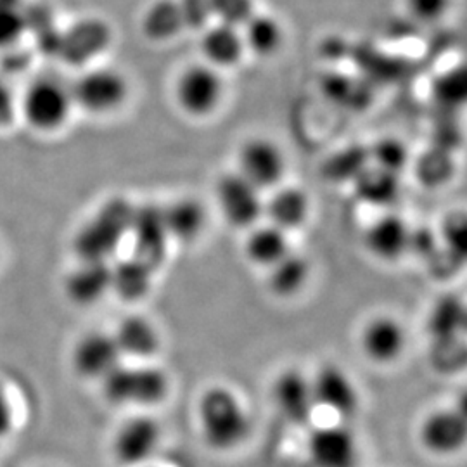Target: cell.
<instances>
[{
	"label": "cell",
	"mask_w": 467,
	"mask_h": 467,
	"mask_svg": "<svg viewBox=\"0 0 467 467\" xmlns=\"http://www.w3.org/2000/svg\"><path fill=\"white\" fill-rule=\"evenodd\" d=\"M198 419L202 440L218 451L243 445L253 428L246 405L225 386H213L201 397Z\"/></svg>",
	"instance_id": "1"
},
{
	"label": "cell",
	"mask_w": 467,
	"mask_h": 467,
	"mask_svg": "<svg viewBox=\"0 0 467 467\" xmlns=\"http://www.w3.org/2000/svg\"><path fill=\"white\" fill-rule=\"evenodd\" d=\"M19 109L30 129L54 134L67 125L75 109L71 87L52 75L38 77L26 87Z\"/></svg>",
	"instance_id": "2"
},
{
	"label": "cell",
	"mask_w": 467,
	"mask_h": 467,
	"mask_svg": "<svg viewBox=\"0 0 467 467\" xmlns=\"http://www.w3.org/2000/svg\"><path fill=\"white\" fill-rule=\"evenodd\" d=\"M102 389L111 403L152 407L167 399L170 381L167 372L156 366L119 364L102 379Z\"/></svg>",
	"instance_id": "3"
},
{
	"label": "cell",
	"mask_w": 467,
	"mask_h": 467,
	"mask_svg": "<svg viewBox=\"0 0 467 467\" xmlns=\"http://www.w3.org/2000/svg\"><path fill=\"white\" fill-rule=\"evenodd\" d=\"M69 87L75 108L94 117L117 113L130 94L125 75L108 67L87 69Z\"/></svg>",
	"instance_id": "4"
},
{
	"label": "cell",
	"mask_w": 467,
	"mask_h": 467,
	"mask_svg": "<svg viewBox=\"0 0 467 467\" xmlns=\"http://www.w3.org/2000/svg\"><path fill=\"white\" fill-rule=\"evenodd\" d=\"M225 85L217 67L194 63L184 67L175 82V100L187 117L206 118L222 104Z\"/></svg>",
	"instance_id": "5"
},
{
	"label": "cell",
	"mask_w": 467,
	"mask_h": 467,
	"mask_svg": "<svg viewBox=\"0 0 467 467\" xmlns=\"http://www.w3.org/2000/svg\"><path fill=\"white\" fill-rule=\"evenodd\" d=\"M215 198L222 217L234 229L250 231L264 218L265 201L262 191L237 171L225 173L218 179Z\"/></svg>",
	"instance_id": "6"
},
{
	"label": "cell",
	"mask_w": 467,
	"mask_h": 467,
	"mask_svg": "<svg viewBox=\"0 0 467 467\" xmlns=\"http://www.w3.org/2000/svg\"><path fill=\"white\" fill-rule=\"evenodd\" d=\"M134 210L125 204H109L104 212L85 225L77 237V251L80 260L108 262L117 250L121 235L129 233Z\"/></svg>",
	"instance_id": "7"
},
{
	"label": "cell",
	"mask_w": 467,
	"mask_h": 467,
	"mask_svg": "<svg viewBox=\"0 0 467 467\" xmlns=\"http://www.w3.org/2000/svg\"><path fill=\"white\" fill-rule=\"evenodd\" d=\"M285 170V154L267 137H253L237 152V173L262 192L279 187Z\"/></svg>",
	"instance_id": "8"
},
{
	"label": "cell",
	"mask_w": 467,
	"mask_h": 467,
	"mask_svg": "<svg viewBox=\"0 0 467 467\" xmlns=\"http://www.w3.org/2000/svg\"><path fill=\"white\" fill-rule=\"evenodd\" d=\"M308 457L316 467H358L357 434L347 422L320 426L308 438Z\"/></svg>",
	"instance_id": "9"
},
{
	"label": "cell",
	"mask_w": 467,
	"mask_h": 467,
	"mask_svg": "<svg viewBox=\"0 0 467 467\" xmlns=\"http://www.w3.org/2000/svg\"><path fill=\"white\" fill-rule=\"evenodd\" d=\"M161 426L150 416H134L118 428L113 453L127 467H144L160 447Z\"/></svg>",
	"instance_id": "10"
},
{
	"label": "cell",
	"mask_w": 467,
	"mask_h": 467,
	"mask_svg": "<svg viewBox=\"0 0 467 467\" xmlns=\"http://www.w3.org/2000/svg\"><path fill=\"white\" fill-rule=\"evenodd\" d=\"M317 407L329 410L341 422L353 418L360 409V395L357 384L345 368L334 364L324 366L312 379Z\"/></svg>",
	"instance_id": "11"
},
{
	"label": "cell",
	"mask_w": 467,
	"mask_h": 467,
	"mask_svg": "<svg viewBox=\"0 0 467 467\" xmlns=\"http://www.w3.org/2000/svg\"><path fill=\"white\" fill-rule=\"evenodd\" d=\"M121 358L115 336L104 331L84 334L71 351V366L85 379L102 381L121 364Z\"/></svg>",
	"instance_id": "12"
},
{
	"label": "cell",
	"mask_w": 467,
	"mask_h": 467,
	"mask_svg": "<svg viewBox=\"0 0 467 467\" xmlns=\"http://www.w3.org/2000/svg\"><path fill=\"white\" fill-rule=\"evenodd\" d=\"M274 401L289 424L306 426L317 409L312 379L296 368H285L274 384Z\"/></svg>",
	"instance_id": "13"
},
{
	"label": "cell",
	"mask_w": 467,
	"mask_h": 467,
	"mask_svg": "<svg viewBox=\"0 0 467 467\" xmlns=\"http://www.w3.org/2000/svg\"><path fill=\"white\" fill-rule=\"evenodd\" d=\"M412 231L399 215L386 213L376 218L364 234V244L381 262H397L412 248Z\"/></svg>",
	"instance_id": "14"
},
{
	"label": "cell",
	"mask_w": 467,
	"mask_h": 467,
	"mask_svg": "<svg viewBox=\"0 0 467 467\" xmlns=\"http://www.w3.org/2000/svg\"><path fill=\"white\" fill-rule=\"evenodd\" d=\"M360 343L368 358L378 364H389L400 358L407 345V334L397 318L379 316L368 320Z\"/></svg>",
	"instance_id": "15"
},
{
	"label": "cell",
	"mask_w": 467,
	"mask_h": 467,
	"mask_svg": "<svg viewBox=\"0 0 467 467\" xmlns=\"http://www.w3.org/2000/svg\"><path fill=\"white\" fill-rule=\"evenodd\" d=\"M466 418L457 410H438L422 422L420 441L436 455H451L466 441Z\"/></svg>",
	"instance_id": "16"
},
{
	"label": "cell",
	"mask_w": 467,
	"mask_h": 467,
	"mask_svg": "<svg viewBox=\"0 0 467 467\" xmlns=\"http://www.w3.org/2000/svg\"><path fill=\"white\" fill-rule=\"evenodd\" d=\"M67 298L88 306L94 305L111 291V265L108 262L80 260L77 268H73L67 277Z\"/></svg>",
	"instance_id": "17"
},
{
	"label": "cell",
	"mask_w": 467,
	"mask_h": 467,
	"mask_svg": "<svg viewBox=\"0 0 467 467\" xmlns=\"http://www.w3.org/2000/svg\"><path fill=\"white\" fill-rule=\"evenodd\" d=\"M310 215V200L300 187H275L264 206V217L284 233H293L305 225Z\"/></svg>",
	"instance_id": "18"
},
{
	"label": "cell",
	"mask_w": 467,
	"mask_h": 467,
	"mask_svg": "<svg viewBox=\"0 0 467 467\" xmlns=\"http://www.w3.org/2000/svg\"><path fill=\"white\" fill-rule=\"evenodd\" d=\"M200 47L204 63L217 69L235 67L246 54L241 28L220 21L206 28Z\"/></svg>",
	"instance_id": "19"
},
{
	"label": "cell",
	"mask_w": 467,
	"mask_h": 467,
	"mask_svg": "<svg viewBox=\"0 0 467 467\" xmlns=\"http://www.w3.org/2000/svg\"><path fill=\"white\" fill-rule=\"evenodd\" d=\"M129 233L134 234V256L146 262L150 267H156L165 253L168 235L165 233L161 210L140 208L132 213Z\"/></svg>",
	"instance_id": "20"
},
{
	"label": "cell",
	"mask_w": 467,
	"mask_h": 467,
	"mask_svg": "<svg viewBox=\"0 0 467 467\" xmlns=\"http://www.w3.org/2000/svg\"><path fill=\"white\" fill-rule=\"evenodd\" d=\"M113 336L117 339L121 357H130L137 360H148L161 347L160 333L156 331L154 324L142 316L123 318Z\"/></svg>",
	"instance_id": "21"
},
{
	"label": "cell",
	"mask_w": 467,
	"mask_h": 467,
	"mask_svg": "<svg viewBox=\"0 0 467 467\" xmlns=\"http://www.w3.org/2000/svg\"><path fill=\"white\" fill-rule=\"evenodd\" d=\"M161 218L168 239L185 244L196 241L206 227V210L194 198L173 201L161 210Z\"/></svg>",
	"instance_id": "22"
},
{
	"label": "cell",
	"mask_w": 467,
	"mask_h": 467,
	"mask_svg": "<svg viewBox=\"0 0 467 467\" xmlns=\"http://www.w3.org/2000/svg\"><path fill=\"white\" fill-rule=\"evenodd\" d=\"M291 251L287 233L272 223H256L244 241L246 258L256 267L270 268Z\"/></svg>",
	"instance_id": "23"
},
{
	"label": "cell",
	"mask_w": 467,
	"mask_h": 467,
	"mask_svg": "<svg viewBox=\"0 0 467 467\" xmlns=\"http://www.w3.org/2000/svg\"><path fill=\"white\" fill-rule=\"evenodd\" d=\"M152 272L140 258L132 256L111 267V291L125 301H137L150 293Z\"/></svg>",
	"instance_id": "24"
},
{
	"label": "cell",
	"mask_w": 467,
	"mask_h": 467,
	"mask_svg": "<svg viewBox=\"0 0 467 467\" xmlns=\"http://www.w3.org/2000/svg\"><path fill=\"white\" fill-rule=\"evenodd\" d=\"M246 52L254 56L268 57L283 47V26L277 19L267 15H251L248 21L241 26Z\"/></svg>",
	"instance_id": "25"
},
{
	"label": "cell",
	"mask_w": 467,
	"mask_h": 467,
	"mask_svg": "<svg viewBox=\"0 0 467 467\" xmlns=\"http://www.w3.org/2000/svg\"><path fill=\"white\" fill-rule=\"evenodd\" d=\"M310 277L308 262L289 251L283 260L268 268V287L279 298H291L298 295Z\"/></svg>",
	"instance_id": "26"
},
{
	"label": "cell",
	"mask_w": 467,
	"mask_h": 467,
	"mask_svg": "<svg viewBox=\"0 0 467 467\" xmlns=\"http://www.w3.org/2000/svg\"><path fill=\"white\" fill-rule=\"evenodd\" d=\"M184 25V11L170 0H161L148 9L142 28L154 40H168Z\"/></svg>",
	"instance_id": "27"
},
{
	"label": "cell",
	"mask_w": 467,
	"mask_h": 467,
	"mask_svg": "<svg viewBox=\"0 0 467 467\" xmlns=\"http://www.w3.org/2000/svg\"><path fill=\"white\" fill-rule=\"evenodd\" d=\"M357 182L362 198L376 204L388 202L397 192V177L379 168H376L374 171L360 173L357 177Z\"/></svg>",
	"instance_id": "28"
},
{
	"label": "cell",
	"mask_w": 467,
	"mask_h": 467,
	"mask_svg": "<svg viewBox=\"0 0 467 467\" xmlns=\"http://www.w3.org/2000/svg\"><path fill=\"white\" fill-rule=\"evenodd\" d=\"M462 322H464V316H462L461 305L455 300H449L436 306L430 327L438 339L445 341L462 329Z\"/></svg>",
	"instance_id": "29"
},
{
	"label": "cell",
	"mask_w": 467,
	"mask_h": 467,
	"mask_svg": "<svg viewBox=\"0 0 467 467\" xmlns=\"http://www.w3.org/2000/svg\"><path fill=\"white\" fill-rule=\"evenodd\" d=\"M372 152H374L378 168L388 173L395 175L399 170L407 165V150L400 140L383 139Z\"/></svg>",
	"instance_id": "30"
},
{
	"label": "cell",
	"mask_w": 467,
	"mask_h": 467,
	"mask_svg": "<svg viewBox=\"0 0 467 467\" xmlns=\"http://www.w3.org/2000/svg\"><path fill=\"white\" fill-rule=\"evenodd\" d=\"M212 7L220 17V23L241 28L253 15L251 0H212Z\"/></svg>",
	"instance_id": "31"
},
{
	"label": "cell",
	"mask_w": 467,
	"mask_h": 467,
	"mask_svg": "<svg viewBox=\"0 0 467 467\" xmlns=\"http://www.w3.org/2000/svg\"><path fill=\"white\" fill-rule=\"evenodd\" d=\"M409 15L419 23L433 25L447 15L451 0H405Z\"/></svg>",
	"instance_id": "32"
},
{
	"label": "cell",
	"mask_w": 467,
	"mask_h": 467,
	"mask_svg": "<svg viewBox=\"0 0 467 467\" xmlns=\"http://www.w3.org/2000/svg\"><path fill=\"white\" fill-rule=\"evenodd\" d=\"M15 428V403L9 388L0 381V445L9 438Z\"/></svg>",
	"instance_id": "33"
},
{
	"label": "cell",
	"mask_w": 467,
	"mask_h": 467,
	"mask_svg": "<svg viewBox=\"0 0 467 467\" xmlns=\"http://www.w3.org/2000/svg\"><path fill=\"white\" fill-rule=\"evenodd\" d=\"M144 467H150V466H144Z\"/></svg>",
	"instance_id": "34"
}]
</instances>
